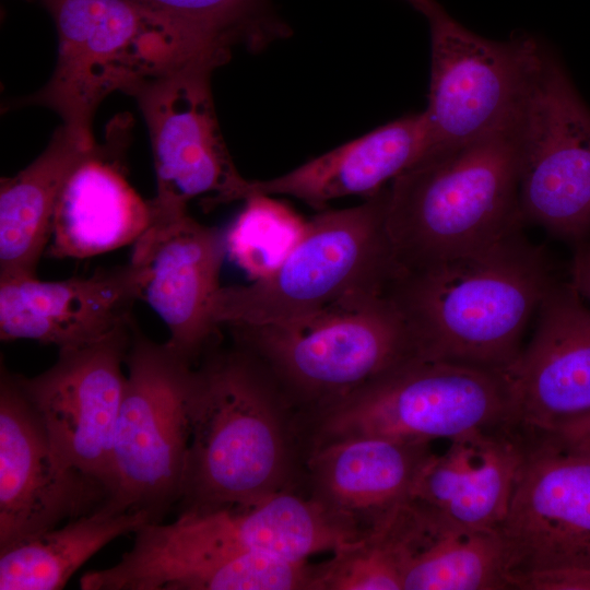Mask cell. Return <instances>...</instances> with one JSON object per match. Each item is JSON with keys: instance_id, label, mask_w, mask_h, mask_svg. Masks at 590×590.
I'll list each match as a JSON object with an SVG mask.
<instances>
[{"instance_id": "484cf974", "label": "cell", "mask_w": 590, "mask_h": 590, "mask_svg": "<svg viewBox=\"0 0 590 590\" xmlns=\"http://www.w3.org/2000/svg\"><path fill=\"white\" fill-rule=\"evenodd\" d=\"M421 510L426 523L405 566L403 590L511 589L497 530L452 526Z\"/></svg>"}, {"instance_id": "5b68a950", "label": "cell", "mask_w": 590, "mask_h": 590, "mask_svg": "<svg viewBox=\"0 0 590 590\" xmlns=\"http://www.w3.org/2000/svg\"><path fill=\"white\" fill-rule=\"evenodd\" d=\"M388 193L382 188L358 205L320 211L271 273L221 287L215 323L221 329L291 323L385 294L398 273L386 229Z\"/></svg>"}, {"instance_id": "3957f363", "label": "cell", "mask_w": 590, "mask_h": 590, "mask_svg": "<svg viewBox=\"0 0 590 590\" xmlns=\"http://www.w3.org/2000/svg\"><path fill=\"white\" fill-rule=\"evenodd\" d=\"M516 113L430 152L391 180L386 229L398 272L483 250L522 231Z\"/></svg>"}, {"instance_id": "83f0119b", "label": "cell", "mask_w": 590, "mask_h": 590, "mask_svg": "<svg viewBox=\"0 0 590 590\" xmlns=\"http://www.w3.org/2000/svg\"><path fill=\"white\" fill-rule=\"evenodd\" d=\"M305 225L272 196L252 194L225 234L226 252L252 280L263 278L287 256Z\"/></svg>"}, {"instance_id": "ba28073f", "label": "cell", "mask_w": 590, "mask_h": 590, "mask_svg": "<svg viewBox=\"0 0 590 590\" xmlns=\"http://www.w3.org/2000/svg\"><path fill=\"white\" fill-rule=\"evenodd\" d=\"M526 223L576 244L590 238V108L555 51L532 36L516 113Z\"/></svg>"}, {"instance_id": "d6986e66", "label": "cell", "mask_w": 590, "mask_h": 590, "mask_svg": "<svg viewBox=\"0 0 590 590\" xmlns=\"http://www.w3.org/2000/svg\"><path fill=\"white\" fill-rule=\"evenodd\" d=\"M432 453L428 444L373 435L326 440L306 450L303 487L361 536L410 499Z\"/></svg>"}, {"instance_id": "4fadbf2b", "label": "cell", "mask_w": 590, "mask_h": 590, "mask_svg": "<svg viewBox=\"0 0 590 590\" xmlns=\"http://www.w3.org/2000/svg\"><path fill=\"white\" fill-rule=\"evenodd\" d=\"M134 323L90 344L58 349L57 361L39 375L15 374L58 459L105 486L109 499L127 378L122 364Z\"/></svg>"}, {"instance_id": "4dcf8cb0", "label": "cell", "mask_w": 590, "mask_h": 590, "mask_svg": "<svg viewBox=\"0 0 590 590\" xmlns=\"http://www.w3.org/2000/svg\"><path fill=\"white\" fill-rule=\"evenodd\" d=\"M569 282L590 303V239L576 244Z\"/></svg>"}, {"instance_id": "f546056e", "label": "cell", "mask_w": 590, "mask_h": 590, "mask_svg": "<svg viewBox=\"0 0 590 590\" xmlns=\"http://www.w3.org/2000/svg\"><path fill=\"white\" fill-rule=\"evenodd\" d=\"M535 440H543L565 450L590 457V415Z\"/></svg>"}, {"instance_id": "6da1fadb", "label": "cell", "mask_w": 590, "mask_h": 590, "mask_svg": "<svg viewBox=\"0 0 590 590\" xmlns=\"http://www.w3.org/2000/svg\"><path fill=\"white\" fill-rule=\"evenodd\" d=\"M189 422L179 512L252 505L303 487L300 417L246 350L219 344L201 357Z\"/></svg>"}, {"instance_id": "9a60e30c", "label": "cell", "mask_w": 590, "mask_h": 590, "mask_svg": "<svg viewBox=\"0 0 590 590\" xmlns=\"http://www.w3.org/2000/svg\"><path fill=\"white\" fill-rule=\"evenodd\" d=\"M109 493L66 467L22 391L15 374L0 373V550L91 514Z\"/></svg>"}, {"instance_id": "7c38bea8", "label": "cell", "mask_w": 590, "mask_h": 590, "mask_svg": "<svg viewBox=\"0 0 590 590\" xmlns=\"http://www.w3.org/2000/svg\"><path fill=\"white\" fill-rule=\"evenodd\" d=\"M405 1L426 17L430 34L426 154L473 140L510 119L532 35L488 39L460 24L437 0Z\"/></svg>"}, {"instance_id": "7a4b0ae2", "label": "cell", "mask_w": 590, "mask_h": 590, "mask_svg": "<svg viewBox=\"0 0 590 590\" xmlns=\"http://www.w3.org/2000/svg\"><path fill=\"white\" fill-rule=\"evenodd\" d=\"M554 279L521 232L470 255L398 272L386 294L409 328L415 357L505 371Z\"/></svg>"}, {"instance_id": "ac0fdd59", "label": "cell", "mask_w": 590, "mask_h": 590, "mask_svg": "<svg viewBox=\"0 0 590 590\" xmlns=\"http://www.w3.org/2000/svg\"><path fill=\"white\" fill-rule=\"evenodd\" d=\"M135 300L130 263L54 282L0 278V339L58 349L90 344L130 326Z\"/></svg>"}, {"instance_id": "4316f807", "label": "cell", "mask_w": 590, "mask_h": 590, "mask_svg": "<svg viewBox=\"0 0 590 590\" xmlns=\"http://www.w3.org/2000/svg\"><path fill=\"white\" fill-rule=\"evenodd\" d=\"M425 524L409 499L384 521L311 565L307 590H403V574Z\"/></svg>"}, {"instance_id": "44dd1931", "label": "cell", "mask_w": 590, "mask_h": 590, "mask_svg": "<svg viewBox=\"0 0 590 590\" xmlns=\"http://www.w3.org/2000/svg\"><path fill=\"white\" fill-rule=\"evenodd\" d=\"M527 449L517 430L502 429L449 441L422 468L410 500L449 524L497 530L512 496Z\"/></svg>"}, {"instance_id": "8fae6325", "label": "cell", "mask_w": 590, "mask_h": 590, "mask_svg": "<svg viewBox=\"0 0 590 590\" xmlns=\"http://www.w3.org/2000/svg\"><path fill=\"white\" fill-rule=\"evenodd\" d=\"M214 70L187 67L152 80L133 93L146 122L156 175L154 214L204 211L252 196V181L237 170L220 130L210 88Z\"/></svg>"}, {"instance_id": "9c48e42d", "label": "cell", "mask_w": 590, "mask_h": 590, "mask_svg": "<svg viewBox=\"0 0 590 590\" xmlns=\"http://www.w3.org/2000/svg\"><path fill=\"white\" fill-rule=\"evenodd\" d=\"M114 441L115 487L107 505L145 510L162 522L178 505L190 438L189 396L196 365L134 323Z\"/></svg>"}, {"instance_id": "f1b7e54d", "label": "cell", "mask_w": 590, "mask_h": 590, "mask_svg": "<svg viewBox=\"0 0 590 590\" xmlns=\"http://www.w3.org/2000/svg\"><path fill=\"white\" fill-rule=\"evenodd\" d=\"M185 24L232 49L243 44L259 51L286 36V27L272 20L267 0H134Z\"/></svg>"}, {"instance_id": "d4e9b609", "label": "cell", "mask_w": 590, "mask_h": 590, "mask_svg": "<svg viewBox=\"0 0 590 590\" xmlns=\"http://www.w3.org/2000/svg\"><path fill=\"white\" fill-rule=\"evenodd\" d=\"M145 510L109 505L0 550V590H59L113 540L149 523Z\"/></svg>"}, {"instance_id": "603a6c76", "label": "cell", "mask_w": 590, "mask_h": 590, "mask_svg": "<svg viewBox=\"0 0 590 590\" xmlns=\"http://www.w3.org/2000/svg\"><path fill=\"white\" fill-rule=\"evenodd\" d=\"M424 113L410 114L268 180H253L252 194L287 196L317 210L349 196L366 198L424 156Z\"/></svg>"}, {"instance_id": "e0dca14e", "label": "cell", "mask_w": 590, "mask_h": 590, "mask_svg": "<svg viewBox=\"0 0 590 590\" xmlns=\"http://www.w3.org/2000/svg\"><path fill=\"white\" fill-rule=\"evenodd\" d=\"M358 534L299 488L275 493L252 505L182 511L167 524L135 532L141 550L232 548L288 562L334 552Z\"/></svg>"}, {"instance_id": "277c9868", "label": "cell", "mask_w": 590, "mask_h": 590, "mask_svg": "<svg viewBox=\"0 0 590 590\" xmlns=\"http://www.w3.org/2000/svg\"><path fill=\"white\" fill-rule=\"evenodd\" d=\"M57 31L55 70L23 103L57 113L88 145L95 111L114 92L133 95L187 67L215 70L232 50L134 0H40Z\"/></svg>"}, {"instance_id": "30bf717a", "label": "cell", "mask_w": 590, "mask_h": 590, "mask_svg": "<svg viewBox=\"0 0 590 590\" xmlns=\"http://www.w3.org/2000/svg\"><path fill=\"white\" fill-rule=\"evenodd\" d=\"M497 531L511 589L590 590V457L528 440Z\"/></svg>"}, {"instance_id": "ffe728a7", "label": "cell", "mask_w": 590, "mask_h": 590, "mask_svg": "<svg viewBox=\"0 0 590 590\" xmlns=\"http://www.w3.org/2000/svg\"><path fill=\"white\" fill-rule=\"evenodd\" d=\"M129 118L119 117L68 177L58 197L45 256L84 259L135 243L153 220L151 200L129 184Z\"/></svg>"}, {"instance_id": "8992f818", "label": "cell", "mask_w": 590, "mask_h": 590, "mask_svg": "<svg viewBox=\"0 0 590 590\" xmlns=\"http://www.w3.org/2000/svg\"><path fill=\"white\" fill-rule=\"evenodd\" d=\"M224 329L261 363L300 420L415 357L406 322L386 293L296 322Z\"/></svg>"}, {"instance_id": "cb8c5ba5", "label": "cell", "mask_w": 590, "mask_h": 590, "mask_svg": "<svg viewBox=\"0 0 590 590\" xmlns=\"http://www.w3.org/2000/svg\"><path fill=\"white\" fill-rule=\"evenodd\" d=\"M94 145L61 125L31 164L12 177L1 178L0 278L36 276L61 189Z\"/></svg>"}, {"instance_id": "52a82bcc", "label": "cell", "mask_w": 590, "mask_h": 590, "mask_svg": "<svg viewBox=\"0 0 590 590\" xmlns=\"http://www.w3.org/2000/svg\"><path fill=\"white\" fill-rule=\"evenodd\" d=\"M514 429L504 371L412 357L303 420L306 450L349 436L428 444Z\"/></svg>"}, {"instance_id": "5bb4252c", "label": "cell", "mask_w": 590, "mask_h": 590, "mask_svg": "<svg viewBox=\"0 0 590 590\" xmlns=\"http://www.w3.org/2000/svg\"><path fill=\"white\" fill-rule=\"evenodd\" d=\"M226 255L225 234L199 223L188 211L153 214L134 243L129 263L138 300L146 303L167 326L166 344L193 365L221 343L214 305Z\"/></svg>"}, {"instance_id": "7402d4cb", "label": "cell", "mask_w": 590, "mask_h": 590, "mask_svg": "<svg viewBox=\"0 0 590 590\" xmlns=\"http://www.w3.org/2000/svg\"><path fill=\"white\" fill-rule=\"evenodd\" d=\"M308 562L232 548L140 550L85 573L83 590H307Z\"/></svg>"}, {"instance_id": "2e32d148", "label": "cell", "mask_w": 590, "mask_h": 590, "mask_svg": "<svg viewBox=\"0 0 590 590\" xmlns=\"http://www.w3.org/2000/svg\"><path fill=\"white\" fill-rule=\"evenodd\" d=\"M529 343L504 371L515 428L535 439L590 415V308L555 280Z\"/></svg>"}]
</instances>
